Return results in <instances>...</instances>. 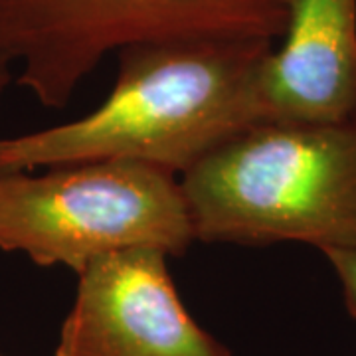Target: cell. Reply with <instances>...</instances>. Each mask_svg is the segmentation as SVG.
Segmentation results:
<instances>
[{
    "mask_svg": "<svg viewBox=\"0 0 356 356\" xmlns=\"http://www.w3.org/2000/svg\"><path fill=\"white\" fill-rule=\"evenodd\" d=\"M180 186L198 242L356 254V113L257 123L204 156Z\"/></svg>",
    "mask_w": 356,
    "mask_h": 356,
    "instance_id": "cell-2",
    "label": "cell"
},
{
    "mask_svg": "<svg viewBox=\"0 0 356 356\" xmlns=\"http://www.w3.org/2000/svg\"><path fill=\"white\" fill-rule=\"evenodd\" d=\"M0 356H2V355H0Z\"/></svg>",
    "mask_w": 356,
    "mask_h": 356,
    "instance_id": "cell-9",
    "label": "cell"
},
{
    "mask_svg": "<svg viewBox=\"0 0 356 356\" xmlns=\"http://www.w3.org/2000/svg\"><path fill=\"white\" fill-rule=\"evenodd\" d=\"M175 175L123 161L0 175V250L79 273L102 255L151 248L184 255L194 242Z\"/></svg>",
    "mask_w": 356,
    "mask_h": 356,
    "instance_id": "cell-3",
    "label": "cell"
},
{
    "mask_svg": "<svg viewBox=\"0 0 356 356\" xmlns=\"http://www.w3.org/2000/svg\"><path fill=\"white\" fill-rule=\"evenodd\" d=\"M275 42L186 38L117 54L105 102L65 125L0 139V175L123 161L186 175L264 123L259 72Z\"/></svg>",
    "mask_w": 356,
    "mask_h": 356,
    "instance_id": "cell-1",
    "label": "cell"
},
{
    "mask_svg": "<svg viewBox=\"0 0 356 356\" xmlns=\"http://www.w3.org/2000/svg\"><path fill=\"white\" fill-rule=\"evenodd\" d=\"M280 40L259 72L264 123L356 113V0H289Z\"/></svg>",
    "mask_w": 356,
    "mask_h": 356,
    "instance_id": "cell-6",
    "label": "cell"
},
{
    "mask_svg": "<svg viewBox=\"0 0 356 356\" xmlns=\"http://www.w3.org/2000/svg\"><path fill=\"white\" fill-rule=\"evenodd\" d=\"M289 0H0V58L62 109L109 54L186 38L277 42Z\"/></svg>",
    "mask_w": 356,
    "mask_h": 356,
    "instance_id": "cell-4",
    "label": "cell"
},
{
    "mask_svg": "<svg viewBox=\"0 0 356 356\" xmlns=\"http://www.w3.org/2000/svg\"><path fill=\"white\" fill-rule=\"evenodd\" d=\"M161 250L102 255L77 275L54 356H234L178 297Z\"/></svg>",
    "mask_w": 356,
    "mask_h": 356,
    "instance_id": "cell-5",
    "label": "cell"
},
{
    "mask_svg": "<svg viewBox=\"0 0 356 356\" xmlns=\"http://www.w3.org/2000/svg\"><path fill=\"white\" fill-rule=\"evenodd\" d=\"M14 79V67L8 62H4L2 58H0V102H2V97L6 95V91H8V86L13 83Z\"/></svg>",
    "mask_w": 356,
    "mask_h": 356,
    "instance_id": "cell-8",
    "label": "cell"
},
{
    "mask_svg": "<svg viewBox=\"0 0 356 356\" xmlns=\"http://www.w3.org/2000/svg\"><path fill=\"white\" fill-rule=\"evenodd\" d=\"M325 257L334 269L344 295V305L356 318V254L350 252H327Z\"/></svg>",
    "mask_w": 356,
    "mask_h": 356,
    "instance_id": "cell-7",
    "label": "cell"
}]
</instances>
